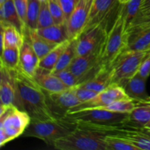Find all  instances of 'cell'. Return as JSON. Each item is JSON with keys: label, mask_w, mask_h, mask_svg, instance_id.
Segmentation results:
<instances>
[{"label": "cell", "mask_w": 150, "mask_h": 150, "mask_svg": "<svg viewBox=\"0 0 150 150\" xmlns=\"http://www.w3.org/2000/svg\"><path fill=\"white\" fill-rule=\"evenodd\" d=\"M15 75L23 111L29 114L32 121H46L57 118L48 106L46 93L35 78L26 73L20 66L15 70Z\"/></svg>", "instance_id": "obj_1"}, {"label": "cell", "mask_w": 150, "mask_h": 150, "mask_svg": "<svg viewBox=\"0 0 150 150\" xmlns=\"http://www.w3.org/2000/svg\"><path fill=\"white\" fill-rule=\"evenodd\" d=\"M78 125V122L65 116L46 121H31L22 136L36 138L48 146H53L55 141L70 134Z\"/></svg>", "instance_id": "obj_2"}, {"label": "cell", "mask_w": 150, "mask_h": 150, "mask_svg": "<svg viewBox=\"0 0 150 150\" xmlns=\"http://www.w3.org/2000/svg\"><path fill=\"white\" fill-rule=\"evenodd\" d=\"M31 117L26 111L14 105L0 106V146L23 134L30 124Z\"/></svg>", "instance_id": "obj_3"}, {"label": "cell", "mask_w": 150, "mask_h": 150, "mask_svg": "<svg viewBox=\"0 0 150 150\" xmlns=\"http://www.w3.org/2000/svg\"><path fill=\"white\" fill-rule=\"evenodd\" d=\"M128 35L126 32L121 4L111 29L106 32L102 54V65L111 67L117 57L126 50Z\"/></svg>", "instance_id": "obj_4"}, {"label": "cell", "mask_w": 150, "mask_h": 150, "mask_svg": "<svg viewBox=\"0 0 150 150\" xmlns=\"http://www.w3.org/2000/svg\"><path fill=\"white\" fill-rule=\"evenodd\" d=\"M105 136L102 133L78 126L70 134L55 141L52 146L59 150H106Z\"/></svg>", "instance_id": "obj_5"}, {"label": "cell", "mask_w": 150, "mask_h": 150, "mask_svg": "<svg viewBox=\"0 0 150 150\" xmlns=\"http://www.w3.org/2000/svg\"><path fill=\"white\" fill-rule=\"evenodd\" d=\"M148 55L146 51H123L111 66V83L123 87L139 72L141 64Z\"/></svg>", "instance_id": "obj_6"}, {"label": "cell", "mask_w": 150, "mask_h": 150, "mask_svg": "<svg viewBox=\"0 0 150 150\" xmlns=\"http://www.w3.org/2000/svg\"><path fill=\"white\" fill-rule=\"evenodd\" d=\"M104 40L92 52L83 56H76L68 67L80 79L81 83L93 77L103 67L102 54Z\"/></svg>", "instance_id": "obj_7"}, {"label": "cell", "mask_w": 150, "mask_h": 150, "mask_svg": "<svg viewBox=\"0 0 150 150\" xmlns=\"http://www.w3.org/2000/svg\"><path fill=\"white\" fill-rule=\"evenodd\" d=\"M65 117L80 122L98 125H114L126 121L128 117V114L114 112L102 108H94L67 113Z\"/></svg>", "instance_id": "obj_8"}, {"label": "cell", "mask_w": 150, "mask_h": 150, "mask_svg": "<svg viewBox=\"0 0 150 150\" xmlns=\"http://www.w3.org/2000/svg\"><path fill=\"white\" fill-rule=\"evenodd\" d=\"M0 100L2 105H14L23 111L15 70L2 65L0 67Z\"/></svg>", "instance_id": "obj_9"}, {"label": "cell", "mask_w": 150, "mask_h": 150, "mask_svg": "<svg viewBox=\"0 0 150 150\" xmlns=\"http://www.w3.org/2000/svg\"><path fill=\"white\" fill-rule=\"evenodd\" d=\"M128 95L126 94L124 88L116 83H112L108 88L100 92L93 98L86 102L81 103L70 108L67 113L74 112L81 110L88 109V108H100L108 105L116 100L123 99H129Z\"/></svg>", "instance_id": "obj_10"}, {"label": "cell", "mask_w": 150, "mask_h": 150, "mask_svg": "<svg viewBox=\"0 0 150 150\" xmlns=\"http://www.w3.org/2000/svg\"><path fill=\"white\" fill-rule=\"evenodd\" d=\"M76 86L58 92H46L47 103L56 117H63L70 108L81 103L76 92Z\"/></svg>", "instance_id": "obj_11"}, {"label": "cell", "mask_w": 150, "mask_h": 150, "mask_svg": "<svg viewBox=\"0 0 150 150\" xmlns=\"http://www.w3.org/2000/svg\"><path fill=\"white\" fill-rule=\"evenodd\" d=\"M93 0H79L67 21L69 39H78L84 30Z\"/></svg>", "instance_id": "obj_12"}, {"label": "cell", "mask_w": 150, "mask_h": 150, "mask_svg": "<svg viewBox=\"0 0 150 150\" xmlns=\"http://www.w3.org/2000/svg\"><path fill=\"white\" fill-rule=\"evenodd\" d=\"M106 32L103 23L84 31L77 39V56L86 55L96 49L103 42Z\"/></svg>", "instance_id": "obj_13"}, {"label": "cell", "mask_w": 150, "mask_h": 150, "mask_svg": "<svg viewBox=\"0 0 150 150\" xmlns=\"http://www.w3.org/2000/svg\"><path fill=\"white\" fill-rule=\"evenodd\" d=\"M119 5L118 0H93L89 19L83 32L100 23H103L105 18Z\"/></svg>", "instance_id": "obj_14"}, {"label": "cell", "mask_w": 150, "mask_h": 150, "mask_svg": "<svg viewBox=\"0 0 150 150\" xmlns=\"http://www.w3.org/2000/svg\"><path fill=\"white\" fill-rule=\"evenodd\" d=\"M34 78L46 92H62L70 88L66 86L57 75L41 67L37 69Z\"/></svg>", "instance_id": "obj_15"}, {"label": "cell", "mask_w": 150, "mask_h": 150, "mask_svg": "<svg viewBox=\"0 0 150 150\" xmlns=\"http://www.w3.org/2000/svg\"><path fill=\"white\" fill-rule=\"evenodd\" d=\"M146 80L147 79L143 78L137 73L125 83L123 88L130 99L137 102L150 101V96L148 95L146 89Z\"/></svg>", "instance_id": "obj_16"}, {"label": "cell", "mask_w": 150, "mask_h": 150, "mask_svg": "<svg viewBox=\"0 0 150 150\" xmlns=\"http://www.w3.org/2000/svg\"><path fill=\"white\" fill-rule=\"evenodd\" d=\"M40 59L32 48L29 40H26L20 48V67L30 76H35L39 67Z\"/></svg>", "instance_id": "obj_17"}, {"label": "cell", "mask_w": 150, "mask_h": 150, "mask_svg": "<svg viewBox=\"0 0 150 150\" xmlns=\"http://www.w3.org/2000/svg\"><path fill=\"white\" fill-rule=\"evenodd\" d=\"M0 23H5L16 26L25 36L26 26L21 19L13 0H7L0 5Z\"/></svg>", "instance_id": "obj_18"}, {"label": "cell", "mask_w": 150, "mask_h": 150, "mask_svg": "<svg viewBox=\"0 0 150 150\" xmlns=\"http://www.w3.org/2000/svg\"><path fill=\"white\" fill-rule=\"evenodd\" d=\"M150 121V101L137 102L132 112L128 114L127 120L123 122L132 127L143 128Z\"/></svg>", "instance_id": "obj_19"}, {"label": "cell", "mask_w": 150, "mask_h": 150, "mask_svg": "<svg viewBox=\"0 0 150 150\" xmlns=\"http://www.w3.org/2000/svg\"><path fill=\"white\" fill-rule=\"evenodd\" d=\"M1 23V49L5 47L20 48L24 42V35L13 25L5 23Z\"/></svg>", "instance_id": "obj_20"}, {"label": "cell", "mask_w": 150, "mask_h": 150, "mask_svg": "<svg viewBox=\"0 0 150 150\" xmlns=\"http://www.w3.org/2000/svg\"><path fill=\"white\" fill-rule=\"evenodd\" d=\"M111 84H112L111 67L103 66L93 77L79 86L100 92L108 88Z\"/></svg>", "instance_id": "obj_21"}, {"label": "cell", "mask_w": 150, "mask_h": 150, "mask_svg": "<svg viewBox=\"0 0 150 150\" xmlns=\"http://www.w3.org/2000/svg\"><path fill=\"white\" fill-rule=\"evenodd\" d=\"M26 32H27L29 42L38 57H39L40 60L46 56L51 50L54 49L58 45L41 36L37 29H26Z\"/></svg>", "instance_id": "obj_22"}, {"label": "cell", "mask_w": 150, "mask_h": 150, "mask_svg": "<svg viewBox=\"0 0 150 150\" xmlns=\"http://www.w3.org/2000/svg\"><path fill=\"white\" fill-rule=\"evenodd\" d=\"M37 31L41 36L57 44L70 40L67 22L63 23H54L47 27L37 29Z\"/></svg>", "instance_id": "obj_23"}, {"label": "cell", "mask_w": 150, "mask_h": 150, "mask_svg": "<svg viewBox=\"0 0 150 150\" xmlns=\"http://www.w3.org/2000/svg\"><path fill=\"white\" fill-rule=\"evenodd\" d=\"M128 35L126 50L146 51L150 46V28L132 32Z\"/></svg>", "instance_id": "obj_24"}, {"label": "cell", "mask_w": 150, "mask_h": 150, "mask_svg": "<svg viewBox=\"0 0 150 150\" xmlns=\"http://www.w3.org/2000/svg\"><path fill=\"white\" fill-rule=\"evenodd\" d=\"M71 40H67L64 42L58 44L54 49L51 50L46 56L41 59L39 62V67L52 71L58 62L63 51L66 49Z\"/></svg>", "instance_id": "obj_25"}, {"label": "cell", "mask_w": 150, "mask_h": 150, "mask_svg": "<svg viewBox=\"0 0 150 150\" xmlns=\"http://www.w3.org/2000/svg\"><path fill=\"white\" fill-rule=\"evenodd\" d=\"M76 44H77V39L71 40L66 49L62 54L61 57H60L59 59L56 64L54 70L51 71L54 74L70 67L72 62L73 61L75 57L77 56V54H76Z\"/></svg>", "instance_id": "obj_26"}, {"label": "cell", "mask_w": 150, "mask_h": 150, "mask_svg": "<svg viewBox=\"0 0 150 150\" xmlns=\"http://www.w3.org/2000/svg\"><path fill=\"white\" fill-rule=\"evenodd\" d=\"M1 65L10 69L16 70L20 66V48L5 47L1 49Z\"/></svg>", "instance_id": "obj_27"}, {"label": "cell", "mask_w": 150, "mask_h": 150, "mask_svg": "<svg viewBox=\"0 0 150 150\" xmlns=\"http://www.w3.org/2000/svg\"><path fill=\"white\" fill-rule=\"evenodd\" d=\"M143 1L144 0H130L126 4H121V9L124 16L126 32L129 25L139 15Z\"/></svg>", "instance_id": "obj_28"}, {"label": "cell", "mask_w": 150, "mask_h": 150, "mask_svg": "<svg viewBox=\"0 0 150 150\" xmlns=\"http://www.w3.org/2000/svg\"><path fill=\"white\" fill-rule=\"evenodd\" d=\"M40 4L41 1L39 0H28L26 18V29H37L38 28Z\"/></svg>", "instance_id": "obj_29"}, {"label": "cell", "mask_w": 150, "mask_h": 150, "mask_svg": "<svg viewBox=\"0 0 150 150\" xmlns=\"http://www.w3.org/2000/svg\"><path fill=\"white\" fill-rule=\"evenodd\" d=\"M105 142L106 150H139L130 142L114 135H105Z\"/></svg>", "instance_id": "obj_30"}, {"label": "cell", "mask_w": 150, "mask_h": 150, "mask_svg": "<svg viewBox=\"0 0 150 150\" xmlns=\"http://www.w3.org/2000/svg\"><path fill=\"white\" fill-rule=\"evenodd\" d=\"M54 23H55L54 20L49 10V7H48V0L41 1L37 29H42V28L47 27V26L54 24Z\"/></svg>", "instance_id": "obj_31"}, {"label": "cell", "mask_w": 150, "mask_h": 150, "mask_svg": "<svg viewBox=\"0 0 150 150\" xmlns=\"http://www.w3.org/2000/svg\"><path fill=\"white\" fill-rule=\"evenodd\" d=\"M147 28H150V11L138 15L127 27V33L130 34Z\"/></svg>", "instance_id": "obj_32"}, {"label": "cell", "mask_w": 150, "mask_h": 150, "mask_svg": "<svg viewBox=\"0 0 150 150\" xmlns=\"http://www.w3.org/2000/svg\"><path fill=\"white\" fill-rule=\"evenodd\" d=\"M48 4L54 23H63L67 22L60 0H48Z\"/></svg>", "instance_id": "obj_33"}, {"label": "cell", "mask_w": 150, "mask_h": 150, "mask_svg": "<svg viewBox=\"0 0 150 150\" xmlns=\"http://www.w3.org/2000/svg\"><path fill=\"white\" fill-rule=\"evenodd\" d=\"M55 75H57L61 79L62 81L66 86L70 88L77 86L81 83L80 79L76 77L69 68L61 70V71L55 73Z\"/></svg>", "instance_id": "obj_34"}, {"label": "cell", "mask_w": 150, "mask_h": 150, "mask_svg": "<svg viewBox=\"0 0 150 150\" xmlns=\"http://www.w3.org/2000/svg\"><path fill=\"white\" fill-rule=\"evenodd\" d=\"M76 92L78 98L81 101V103L83 102H86L87 100H89L93 98L95 95H97L99 93V92L91 90L89 89H86V88H84L81 86H76Z\"/></svg>", "instance_id": "obj_35"}, {"label": "cell", "mask_w": 150, "mask_h": 150, "mask_svg": "<svg viewBox=\"0 0 150 150\" xmlns=\"http://www.w3.org/2000/svg\"><path fill=\"white\" fill-rule=\"evenodd\" d=\"M16 8L17 10L18 13L20 16L21 19L26 26V11L28 7V0H13Z\"/></svg>", "instance_id": "obj_36"}, {"label": "cell", "mask_w": 150, "mask_h": 150, "mask_svg": "<svg viewBox=\"0 0 150 150\" xmlns=\"http://www.w3.org/2000/svg\"><path fill=\"white\" fill-rule=\"evenodd\" d=\"M79 1V0H60L64 13V16H65L66 21H67Z\"/></svg>", "instance_id": "obj_37"}, {"label": "cell", "mask_w": 150, "mask_h": 150, "mask_svg": "<svg viewBox=\"0 0 150 150\" xmlns=\"http://www.w3.org/2000/svg\"><path fill=\"white\" fill-rule=\"evenodd\" d=\"M138 73L144 79H147L149 78L150 76V54L144 60Z\"/></svg>", "instance_id": "obj_38"}, {"label": "cell", "mask_w": 150, "mask_h": 150, "mask_svg": "<svg viewBox=\"0 0 150 150\" xmlns=\"http://www.w3.org/2000/svg\"><path fill=\"white\" fill-rule=\"evenodd\" d=\"M150 11V0H144L140 8V12L139 14L147 13Z\"/></svg>", "instance_id": "obj_39"}, {"label": "cell", "mask_w": 150, "mask_h": 150, "mask_svg": "<svg viewBox=\"0 0 150 150\" xmlns=\"http://www.w3.org/2000/svg\"><path fill=\"white\" fill-rule=\"evenodd\" d=\"M142 131H143L144 133H145V134L147 135V136H149L150 137V129H146L143 127V128H142Z\"/></svg>", "instance_id": "obj_40"}, {"label": "cell", "mask_w": 150, "mask_h": 150, "mask_svg": "<svg viewBox=\"0 0 150 150\" xmlns=\"http://www.w3.org/2000/svg\"><path fill=\"white\" fill-rule=\"evenodd\" d=\"M130 1V0H118L119 3L121 4H126V3H127L128 1Z\"/></svg>", "instance_id": "obj_41"}, {"label": "cell", "mask_w": 150, "mask_h": 150, "mask_svg": "<svg viewBox=\"0 0 150 150\" xmlns=\"http://www.w3.org/2000/svg\"><path fill=\"white\" fill-rule=\"evenodd\" d=\"M144 128H146V129H150V121L149 122L147 123V124L146 125H145Z\"/></svg>", "instance_id": "obj_42"}, {"label": "cell", "mask_w": 150, "mask_h": 150, "mask_svg": "<svg viewBox=\"0 0 150 150\" xmlns=\"http://www.w3.org/2000/svg\"><path fill=\"white\" fill-rule=\"evenodd\" d=\"M6 1H7V0H0V5H1V4H2L3 3Z\"/></svg>", "instance_id": "obj_43"}, {"label": "cell", "mask_w": 150, "mask_h": 150, "mask_svg": "<svg viewBox=\"0 0 150 150\" xmlns=\"http://www.w3.org/2000/svg\"><path fill=\"white\" fill-rule=\"evenodd\" d=\"M146 51L148 53V54H149H149H150V46L149 47V48H148V49L146 50Z\"/></svg>", "instance_id": "obj_44"}, {"label": "cell", "mask_w": 150, "mask_h": 150, "mask_svg": "<svg viewBox=\"0 0 150 150\" xmlns=\"http://www.w3.org/2000/svg\"><path fill=\"white\" fill-rule=\"evenodd\" d=\"M40 1H47V0H39Z\"/></svg>", "instance_id": "obj_45"}]
</instances>
